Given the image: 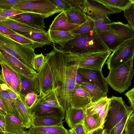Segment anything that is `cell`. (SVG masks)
Masks as SVG:
<instances>
[{
  "label": "cell",
  "instance_id": "1",
  "mask_svg": "<svg viewBox=\"0 0 134 134\" xmlns=\"http://www.w3.org/2000/svg\"><path fill=\"white\" fill-rule=\"evenodd\" d=\"M53 46V49L45 54L47 62L38 73L36 79L42 94L54 90L60 105L66 112L71 107L78 67L68 59L67 53Z\"/></svg>",
  "mask_w": 134,
  "mask_h": 134
},
{
  "label": "cell",
  "instance_id": "2",
  "mask_svg": "<svg viewBox=\"0 0 134 134\" xmlns=\"http://www.w3.org/2000/svg\"><path fill=\"white\" fill-rule=\"evenodd\" d=\"M75 37L66 43L63 47L57 44L53 45L60 51L65 53L81 54L109 50L94 31L75 35Z\"/></svg>",
  "mask_w": 134,
  "mask_h": 134
},
{
  "label": "cell",
  "instance_id": "3",
  "mask_svg": "<svg viewBox=\"0 0 134 134\" xmlns=\"http://www.w3.org/2000/svg\"><path fill=\"white\" fill-rule=\"evenodd\" d=\"M101 40L108 50L114 51L126 41L134 39V31L127 24L114 22L110 30L98 33Z\"/></svg>",
  "mask_w": 134,
  "mask_h": 134
},
{
  "label": "cell",
  "instance_id": "4",
  "mask_svg": "<svg viewBox=\"0 0 134 134\" xmlns=\"http://www.w3.org/2000/svg\"><path fill=\"white\" fill-rule=\"evenodd\" d=\"M30 110L32 114L38 116L56 117L63 120L66 113L60 105L54 89L40 96Z\"/></svg>",
  "mask_w": 134,
  "mask_h": 134
},
{
  "label": "cell",
  "instance_id": "5",
  "mask_svg": "<svg viewBox=\"0 0 134 134\" xmlns=\"http://www.w3.org/2000/svg\"><path fill=\"white\" fill-rule=\"evenodd\" d=\"M133 57L117 67L109 70L105 78L108 84L114 90L121 93L131 86L134 74Z\"/></svg>",
  "mask_w": 134,
  "mask_h": 134
},
{
  "label": "cell",
  "instance_id": "6",
  "mask_svg": "<svg viewBox=\"0 0 134 134\" xmlns=\"http://www.w3.org/2000/svg\"><path fill=\"white\" fill-rule=\"evenodd\" d=\"M0 48L15 57L29 68L34 69L32 62L35 54L31 45L21 44L0 33Z\"/></svg>",
  "mask_w": 134,
  "mask_h": 134
},
{
  "label": "cell",
  "instance_id": "7",
  "mask_svg": "<svg viewBox=\"0 0 134 134\" xmlns=\"http://www.w3.org/2000/svg\"><path fill=\"white\" fill-rule=\"evenodd\" d=\"M103 129L111 133L114 128L127 114L134 111L131 106L126 105L120 97L112 96Z\"/></svg>",
  "mask_w": 134,
  "mask_h": 134
},
{
  "label": "cell",
  "instance_id": "8",
  "mask_svg": "<svg viewBox=\"0 0 134 134\" xmlns=\"http://www.w3.org/2000/svg\"><path fill=\"white\" fill-rule=\"evenodd\" d=\"M111 51L88 53L81 54L67 53L68 59L77 65L78 68L102 70Z\"/></svg>",
  "mask_w": 134,
  "mask_h": 134
},
{
  "label": "cell",
  "instance_id": "9",
  "mask_svg": "<svg viewBox=\"0 0 134 134\" xmlns=\"http://www.w3.org/2000/svg\"><path fill=\"white\" fill-rule=\"evenodd\" d=\"M12 8L24 12L40 14L47 18L54 14L63 12L50 0H26L14 5Z\"/></svg>",
  "mask_w": 134,
  "mask_h": 134
},
{
  "label": "cell",
  "instance_id": "10",
  "mask_svg": "<svg viewBox=\"0 0 134 134\" xmlns=\"http://www.w3.org/2000/svg\"><path fill=\"white\" fill-rule=\"evenodd\" d=\"M134 57V39L122 44L109 55L107 60V68H116Z\"/></svg>",
  "mask_w": 134,
  "mask_h": 134
},
{
  "label": "cell",
  "instance_id": "11",
  "mask_svg": "<svg viewBox=\"0 0 134 134\" xmlns=\"http://www.w3.org/2000/svg\"><path fill=\"white\" fill-rule=\"evenodd\" d=\"M83 9L87 16L94 21L122 11L117 8L106 6L97 0H83Z\"/></svg>",
  "mask_w": 134,
  "mask_h": 134
},
{
  "label": "cell",
  "instance_id": "12",
  "mask_svg": "<svg viewBox=\"0 0 134 134\" xmlns=\"http://www.w3.org/2000/svg\"><path fill=\"white\" fill-rule=\"evenodd\" d=\"M0 62L5 63L20 75L29 79H35L38 73L27 66L18 59L0 48Z\"/></svg>",
  "mask_w": 134,
  "mask_h": 134
},
{
  "label": "cell",
  "instance_id": "13",
  "mask_svg": "<svg viewBox=\"0 0 134 134\" xmlns=\"http://www.w3.org/2000/svg\"><path fill=\"white\" fill-rule=\"evenodd\" d=\"M77 72L84 82H87L96 86L106 93L108 92V84L102 70L78 68Z\"/></svg>",
  "mask_w": 134,
  "mask_h": 134
},
{
  "label": "cell",
  "instance_id": "14",
  "mask_svg": "<svg viewBox=\"0 0 134 134\" xmlns=\"http://www.w3.org/2000/svg\"><path fill=\"white\" fill-rule=\"evenodd\" d=\"M110 99L105 97L94 102H91L85 108L90 114L96 115L99 118V129H103L109 108Z\"/></svg>",
  "mask_w": 134,
  "mask_h": 134
},
{
  "label": "cell",
  "instance_id": "15",
  "mask_svg": "<svg viewBox=\"0 0 134 134\" xmlns=\"http://www.w3.org/2000/svg\"><path fill=\"white\" fill-rule=\"evenodd\" d=\"M8 18L32 27L47 31L44 30V20L45 18L40 14L31 12H24Z\"/></svg>",
  "mask_w": 134,
  "mask_h": 134
},
{
  "label": "cell",
  "instance_id": "16",
  "mask_svg": "<svg viewBox=\"0 0 134 134\" xmlns=\"http://www.w3.org/2000/svg\"><path fill=\"white\" fill-rule=\"evenodd\" d=\"M91 102L88 94L80 85L76 84L71 93V107L83 109Z\"/></svg>",
  "mask_w": 134,
  "mask_h": 134
},
{
  "label": "cell",
  "instance_id": "17",
  "mask_svg": "<svg viewBox=\"0 0 134 134\" xmlns=\"http://www.w3.org/2000/svg\"><path fill=\"white\" fill-rule=\"evenodd\" d=\"M79 25L70 22L65 12H61L54 19L50 25L48 30L53 31L70 32Z\"/></svg>",
  "mask_w": 134,
  "mask_h": 134
},
{
  "label": "cell",
  "instance_id": "18",
  "mask_svg": "<svg viewBox=\"0 0 134 134\" xmlns=\"http://www.w3.org/2000/svg\"><path fill=\"white\" fill-rule=\"evenodd\" d=\"M0 25L8 27L21 35L31 32L46 33L47 32L32 27L9 18L0 21Z\"/></svg>",
  "mask_w": 134,
  "mask_h": 134
},
{
  "label": "cell",
  "instance_id": "19",
  "mask_svg": "<svg viewBox=\"0 0 134 134\" xmlns=\"http://www.w3.org/2000/svg\"><path fill=\"white\" fill-rule=\"evenodd\" d=\"M15 103L24 127L26 129L30 128L32 126V118L30 109L27 108L19 94L18 98L15 100Z\"/></svg>",
  "mask_w": 134,
  "mask_h": 134
},
{
  "label": "cell",
  "instance_id": "20",
  "mask_svg": "<svg viewBox=\"0 0 134 134\" xmlns=\"http://www.w3.org/2000/svg\"><path fill=\"white\" fill-rule=\"evenodd\" d=\"M83 109V117L81 125L86 134H92L99 129V117L96 115L90 114L85 108Z\"/></svg>",
  "mask_w": 134,
  "mask_h": 134
},
{
  "label": "cell",
  "instance_id": "21",
  "mask_svg": "<svg viewBox=\"0 0 134 134\" xmlns=\"http://www.w3.org/2000/svg\"><path fill=\"white\" fill-rule=\"evenodd\" d=\"M22 36L33 41L34 43L31 46L34 49L36 48L42 47L52 42L48 31L46 33L28 32Z\"/></svg>",
  "mask_w": 134,
  "mask_h": 134
},
{
  "label": "cell",
  "instance_id": "22",
  "mask_svg": "<svg viewBox=\"0 0 134 134\" xmlns=\"http://www.w3.org/2000/svg\"><path fill=\"white\" fill-rule=\"evenodd\" d=\"M5 132L15 134H26L21 121L15 115L6 114Z\"/></svg>",
  "mask_w": 134,
  "mask_h": 134
},
{
  "label": "cell",
  "instance_id": "23",
  "mask_svg": "<svg viewBox=\"0 0 134 134\" xmlns=\"http://www.w3.org/2000/svg\"><path fill=\"white\" fill-rule=\"evenodd\" d=\"M84 114L83 109L70 108L66 112L65 121L70 129L81 124Z\"/></svg>",
  "mask_w": 134,
  "mask_h": 134
},
{
  "label": "cell",
  "instance_id": "24",
  "mask_svg": "<svg viewBox=\"0 0 134 134\" xmlns=\"http://www.w3.org/2000/svg\"><path fill=\"white\" fill-rule=\"evenodd\" d=\"M29 134H66L67 130L60 126H32L26 131Z\"/></svg>",
  "mask_w": 134,
  "mask_h": 134
},
{
  "label": "cell",
  "instance_id": "25",
  "mask_svg": "<svg viewBox=\"0 0 134 134\" xmlns=\"http://www.w3.org/2000/svg\"><path fill=\"white\" fill-rule=\"evenodd\" d=\"M32 114L31 126H53L63 125V120L60 118L52 116L41 117L33 114Z\"/></svg>",
  "mask_w": 134,
  "mask_h": 134
},
{
  "label": "cell",
  "instance_id": "26",
  "mask_svg": "<svg viewBox=\"0 0 134 134\" xmlns=\"http://www.w3.org/2000/svg\"><path fill=\"white\" fill-rule=\"evenodd\" d=\"M48 31L52 42L62 47L75 37V36L71 31H53L49 30Z\"/></svg>",
  "mask_w": 134,
  "mask_h": 134
},
{
  "label": "cell",
  "instance_id": "27",
  "mask_svg": "<svg viewBox=\"0 0 134 134\" xmlns=\"http://www.w3.org/2000/svg\"><path fill=\"white\" fill-rule=\"evenodd\" d=\"M0 99L4 105L6 114L15 115L21 122L20 116L15 106V101L10 98L6 91L1 89H0Z\"/></svg>",
  "mask_w": 134,
  "mask_h": 134
},
{
  "label": "cell",
  "instance_id": "28",
  "mask_svg": "<svg viewBox=\"0 0 134 134\" xmlns=\"http://www.w3.org/2000/svg\"><path fill=\"white\" fill-rule=\"evenodd\" d=\"M80 86L88 94L91 99L92 102L107 97V93L96 86L89 82H84Z\"/></svg>",
  "mask_w": 134,
  "mask_h": 134
},
{
  "label": "cell",
  "instance_id": "29",
  "mask_svg": "<svg viewBox=\"0 0 134 134\" xmlns=\"http://www.w3.org/2000/svg\"><path fill=\"white\" fill-rule=\"evenodd\" d=\"M20 81V92L19 95H24L33 92L39 94L37 85L35 79H31L19 74Z\"/></svg>",
  "mask_w": 134,
  "mask_h": 134
},
{
  "label": "cell",
  "instance_id": "30",
  "mask_svg": "<svg viewBox=\"0 0 134 134\" xmlns=\"http://www.w3.org/2000/svg\"><path fill=\"white\" fill-rule=\"evenodd\" d=\"M65 12L70 22L79 25L83 23L88 19L83 11L74 9L72 8Z\"/></svg>",
  "mask_w": 134,
  "mask_h": 134
},
{
  "label": "cell",
  "instance_id": "31",
  "mask_svg": "<svg viewBox=\"0 0 134 134\" xmlns=\"http://www.w3.org/2000/svg\"><path fill=\"white\" fill-rule=\"evenodd\" d=\"M98 2L110 8L124 11L134 2V0H97Z\"/></svg>",
  "mask_w": 134,
  "mask_h": 134
},
{
  "label": "cell",
  "instance_id": "32",
  "mask_svg": "<svg viewBox=\"0 0 134 134\" xmlns=\"http://www.w3.org/2000/svg\"><path fill=\"white\" fill-rule=\"evenodd\" d=\"M94 21L88 18L86 21L72 30L71 32L74 35L83 34L94 31Z\"/></svg>",
  "mask_w": 134,
  "mask_h": 134
},
{
  "label": "cell",
  "instance_id": "33",
  "mask_svg": "<svg viewBox=\"0 0 134 134\" xmlns=\"http://www.w3.org/2000/svg\"><path fill=\"white\" fill-rule=\"evenodd\" d=\"M94 31L99 33L108 31L110 29V24L112 23L108 16L94 20Z\"/></svg>",
  "mask_w": 134,
  "mask_h": 134
},
{
  "label": "cell",
  "instance_id": "34",
  "mask_svg": "<svg viewBox=\"0 0 134 134\" xmlns=\"http://www.w3.org/2000/svg\"><path fill=\"white\" fill-rule=\"evenodd\" d=\"M0 64L1 67L0 77V82L6 84L12 90L11 76L8 66L2 62H0Z\"/></svg>",
  "mask_w": 134,
  "mask_h": 134
},
{
  "label": "cell",
  "instance_id": "35",
  "mask_svg": "<svg viewBox=\"0 0 134 134\" xmlns=\"http://www.w3.org/2000/svg\"><path fill=\"white\" fill-rule=\"evenodd\" d=\"M24 103L29 109H30L38 100L40 96L37 93L32 92L24 95H20Z\"/></svg>",
  "mask_w": 134,
  "mask_h": 134
},
{
  "label": "cell",
  "instance_id": "36",
  "mask_svg": "<svg viewBox=\"0 0 134 134\" xmlns=\"http://www.w3.org/2000/svg\"><path fill=\"white\" fill-rule=\"evenodd\" d=\"M47 58L42 53L39 54L35 55L32 60L33 69L38 73L47 62Z\"/></svg>",
  "mask_w": 134,
  "mask_h": 134
},
{
  "label": "cell",
  "instance_id": "37",
  "mask_svg": "<svg viewBox=\"0 0 134 134\" xmlns=\"http://www.w3.org/2000/svg\"><path fill=\"white\" fill-rule=\"evenodd\" d=\"M124 14L127 21V24L134 31V2L124 11Z\"/></svg>",
  "mask_w": 134,
  "mask_h": 134
},
{
  "label": "cell",
  "instance_id": "38",
  "mask_svg": "<svg viewBox=\"0 0 134 134\" xmlns=\"http://www.w3.org/2000/svg\"><path fill=\"white\" fill-rule=\"evenodd\" d=\"M132 113L127 114L125 116L113 130L111 133L113 134H122L125 129L126 124Z\"/></svg>",
  "mask_w": 134,
  "mask_h": 134
},
{
  "label": "cell",
  "instance_id": "39",
  "mask_svg": "<svg viewBox=\"0 0 134 134\" xmlns=\"http://www.w3.org/2000/svg\"><path fill=\"white\" fill-rule=\"evenodd\" d=\"M26 0H0V9H7L13 8L15 5Z\"/></svg>",
  "mask_w": 134,
  "mask_h": 134
},
{
  "label": "cell",
  "instance_id": "40",
  "mask_svg": "<svg viewBox=\"0 0 134 134\" xmlns=\"http://www.w3.org/2000/svg\"><path fill=\"white\" fill-rule=\"evenodd\" d=\"M7 36L15 41L21 44L32 45L34 43L33 41L31 40L20 35H12Z\"/></svg>",
  "mask_w": 134,
  "mask_h": 134
},
{
  "label": "cell",
  "instance_id": "41",
  "mask_svg": "<svg viewBox=\"0 0 134 134\" xmlns=\"http://www.w3.org/2000/svg\"><path fill=\"white\" fill-rule=\"evenodd\" d=\"M56 6L62 9L63 12L68 11L72 8L66 1L63 0H50Z\"/></svg>",
  "mask_w": 134,
  "mask_h": 134
},
{
  "label": "cell",
  "instance_id": "42",
  "mask_svg": "<svg viewBox=\"0 0 134 134\" xmlns=\"http://www.w3.org/2000/svg\"><path fill=\"white\" fill-rule=\"evenodd\" d=\"M24 12L22 11L12 8L7 9H0V13L3 14L8 18L13 16Z\"/></svg>",
  "mask_w": 134,
  "mask_h": 134
},
{
  "label": "cell",
  "instance_id": "43",
  "mask_svg": "<svg viewBox=\"0 0 134 134\" xmlns=\"http://www.w3.org/2000/svg\"><path fill=\"white\" fill-rule=\"evenodd\" d=\"M66 1L70 4L72 8L83 11V0H67Z\"/></svg>",
  "mask_w": 134,
  "mask_h": 134
},
{
  "label": "cell",
  "instance_id": "44",
  "mask_svg": "<svg viewBox=\"0 0 134 134\" xmlns=\"http://www.w3.org/2000/svg\"><path fill=\"white\" fill-rule=\"evenodd\" d=\"M124 134H134V121L129 119L127 121L125 128Z\"/></svg>",
  "mask_w": 134,
  "mask_h": 134
},
{
  "label": "cell",
  "instance_id": "45",
  "mask_svg": "<svg viewBox=\"0 0 134 134\" xmlns=\"http://www.w3.org/2000/svg\"><path fill=\"white\" fill-rule=\"evenodd\" d=\"M0 33L8 36L12 35H20L8 27L0 25Z\"/></svg>",
  "mask_w": 134,
  "mask_h": 134
},
{
  "label": "cell",
  "instance_id": "46",
  "mask_svg": "<svg viewBox=\"0 0 134 134\" xmlns=\"http://www.w3.org/2000/svg\"><path fill=\"white\" fill-rule=\"evenodd\" d=\"M125 95L127 98L130 106L134 110V87L126 92Z\"/></svg>",
  "mask_w": 134,
  "mask_h": 134
},
{
  "label": "cell",
  "instance_id": "47",
  "mask_svg": "<svg viewBox=\"0 0 134 134\" xmlns=\"http://www.w3.org/2000/svg\"><path fill=\"white\" fill-rule=\"evenodd\" d=\"M6 124L5 116L0 114V130L4 132H5Z\"/></svg>",
  "mask_w": 134,
  "mask_h": 134
},
{
  "label": "cell",
  "instance_id": "48",
  "mask_svg": "<svg viewBox=\"0 0 134 134\" xmlns=\"http://www.w3.org/2000/svg\"><path fill=\"white\" fill-rule=\"evenodd\" d=\"M4 90L7 91L10 98L14 100L15 101L18 98L19 94L11 90L8 86Z\"/></svg>",
  "mask_w": 134,
  "mask_h": 134
},
{
  "label": "cell",
  "instance_id": "49",
  "mask_svg": "<svg viewBox=\"0 0 134 134\" xmlns=\"http://www.w3.org/2000/svg\"><path fill=\"white\" fill-rule=\"evenodd\" d=\"M72 129L77 134H86L81 124L76 126Z\"/></svg>",
  "mask_w": 134,
  "mask_h": 134
},
{
  "label": "cell",
  "instance_id": "50",
  "mask_svg": "<svg viewBox=\"0 0 134 134\" xmlns=\"http://www.w3.org/2000/svg\"><path fill=\"white\" fill-rule=\"evenodd\" d=\"M7 112L4 105L2 101L0 100V114L5 116Z\"/></svg>",
  "mask_w": 134,
  "mask_h": 134
},
{
  "label": "cell",
  "instance_id": "51",
  "mask_svg": "<svg viewBox=\"0 0 134 134\" xmlns=\"http://www.w3.org/2000/svg\"><path fill=\"white\" fill-rule=\"evenodd\" d=\"M84 82L81 76L77 72L76 77V84L80 85Z\"/></svg>",
  "mask_w": 134,
  "mask_h": 134
},
{
  "label": "cell",
  "instance_id": "52",
  "mask_svg": "<svg viewBox=\"0 0 134 134\" xmlns=\"http://www.w3.org/2000/svg\"><path fill=\"white\" fill-rule=\"evenodd\" d=\"M103 129H99L94 131L92 134H102Z\"/></svg>",
  "mask_w": 134,
  "mask_h": 134
},
{
  "label": "cell",
  "instance_id": "53",
  "mask_svg": "<svg viewBox=\"0 0 134 134\" xmlns=\"http://www.w3.org/2000/svg\"><path fill=\"white\" fill-rule=\"evenodd\" d=\"M8 18L2 14L0 13V21H1L7 19Z\"/></svg>",
  "mask_w": 134,
  "mask_h": 134
},
{
  "label": "cell",
  "instance_id": "54",
  "mask_svg": "<svg viewBox=\"0 0 134 134\" xmlns=\"http://www.w3.org/2000/svg\"><path fill=\"white\" fill-rule=\"evenodd\" d=\"M66 134H77L72 129H70L68 130H67Z\"/></svg>",
  "mask_w": 134,
  "mask_h": 134
},
{
  "label": "cell",
  "instance_id": "55",
  "mask_svg": "<svg viewBox=\"0 0 134 134\" xmlns=\"http://www.w3.org/2000/svg\"><path fill=\"white\" fill-rule=\"evenodd\" d=\"M129 119L132 121H134V112L131 114Z\"/></svg>",
  "mask_w": 134,
  "mask_h": 134
},
{
  "label": "cell",
  "instance_id": "56",
  "mask_svg": "<svg viewBox=\"0 0 134 134\" xmlns=\"http://www.w3.org/2000/svg\"><path fill=\"white\" fill-rule=\"evenodd\" d=\"M104 134H113L112 133H109L106 130L103 129Z\"/></svg>",
  "mask_w": 134,
  "mask_h": 134
},
{
  "label": "cell",
  "instance_id": "57",
  "mask_svg": "<svg viewBox=\"0 0 134 134\" xmlns=\"http://www.w3.org/2000/svg\"><path fill=\"white\" fill-rule=\"evenodd\" d=\"M0 134H5V132H4L0 130Z\"/></svg>",
  "mask_w": 134,
  "mask_h": 134
},
{
  "label": "cell",
  "instance_id": "58",
  "mask_svg": "<svg viewBox=\"0 0 134 134\" xmlns=\"http://www.w3.org/2000/svg\"><path fill=\"white\" fill-rule=\"evenodd\" d=\"M5 134H15L12 133H8V132H5ZM26 134H29L28 133H27Z\"/></svg>",
  "mask_w": 134,
  "mask_h": 134
},
{
  "label": "cell",
  "instance_id": "59",
  "mask_svg": "<svg viewBox=\"0 0 134 134\" xmlns=\"http://www.w3.org/2000/svg\"><path fill=\"white\" fill-rule=\"evenodd\" d=\"M102 134H104V133H103V131Z\"/></svg>",
  "mask_w": 134,
  "mask_h": 134
}]
</instances>
